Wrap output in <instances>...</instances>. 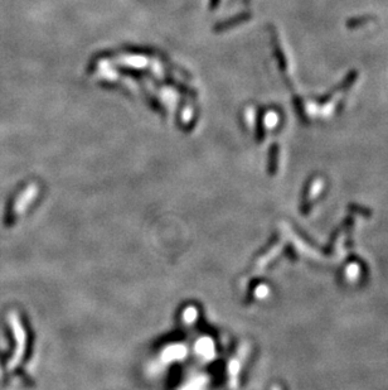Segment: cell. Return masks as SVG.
I'll return each instance as SVG.
<instances>
[{
  "label": "cell",
  "mask_w": 388,
  "mask_h": 390,
  "mask_svg": "<svg viewBox=\"0 0 388 390\" xmlns=\"http://www.w3.org/2000/svg\"><path fill=\"white\" fill-rule=\"evenodd\" d=\"M373 21V16H359V18H352L346 21L345 26L349 29H357L360 26H365V24L371 23Z\"/></svg>",
  "instance_id": "6da1fadb"
}]
</instances>
